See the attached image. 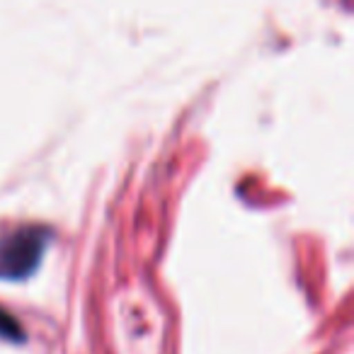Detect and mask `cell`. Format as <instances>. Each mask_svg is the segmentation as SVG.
<instances>
[{"mask_svg":"<svg viewBox=\"0 0 354 354\" xmlns=\"http://www.w3.org/2000/svg\"><path fill=\"white\" fill-rule=\"evenodd\" d=\"M0 337L10 339V342H22V339H25V333H22L20 323H17L6 308H0Z\"/></svg>","mask_w":354,"mask_h":354,"instance_id":"cell-2","label":"cell"},{"mask_svg":"<svg viewBox=\"0 0 354 354\" xmlns=\"http://www.w3.org/2000/svg\"><path fill=\"white\" fill-rule=\"evenodd\" d=\"M46 245H49V231L39 226L0 233V279L20 281L35 274Z\"/></svg>","mask_w":354,"mask_h":354,"instance_id":"cell-1","label":"cell"}]
</instances>
